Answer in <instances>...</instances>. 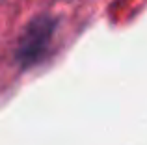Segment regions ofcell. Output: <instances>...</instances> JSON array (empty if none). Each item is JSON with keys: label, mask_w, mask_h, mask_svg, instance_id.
<instances>
[{"label": "cell", "mask_w": 147, "mask_h": 145, "mask_svg": "<svg viewBox=\"0 0 147 145\" xmlns=\"http://www.w3.org/2000/svg\"><path fill=\"white\" fill-rule=\"evenodd\" d=\"M54 28H56V21L50 19L49 15H39L30 21V24L26 26V30L19 39L17 47V58L24 65L36 63L45 54L50 39H52Z\"/></svg>", "instance_id": "obj_1"}]
</instances>
